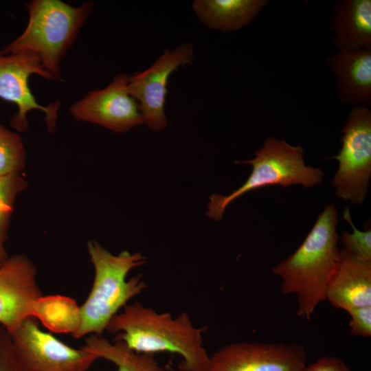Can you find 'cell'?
Wrapping results in <instances>:
<instances>
[{"instance_id": "cell-1", "label": "cell", "mask_w": 371, "mask_h": 371, "mask_svg": "<svg viewBox=\"0 0 371 371\" xmlns=\"http://www.w3.org/2000/svg\"><path fill=\"white\" fill-rule=\"evenodd\" d=\"M206 328L195 326L186 312L173 317L137 302L126 304L106 330L137 352L179 355L182 371H206L210 361L203 340Z\"/></svg>"}, {"instance_id": "cell-2", "label": "cell", "mask_w": 371, "mask_h": 371, "mask_svg": "<svg viewBox=\"0 0 371 371\" xmlns=\"http://www.w3.org/2000/svg\"><path fill=\"white\" fill-rule=\"evenodd\" d=\"M337 222L335 205H326L300 247L272 268L273 273L282 280L281 292L296 295V314L300 317L309 319L326 300L340 257Z\"/></svg>"}, {"instance_id": "cell-3", "label": "cell", "mask_w": 371, "mask_h": 371, "mask_svg": "<svg viewBox=\"0 0 371 371\" xmlns=\"http://www.w3.org/2000/svg\"><path fill=\"white\" fill-rule=\"evenodd\" d=\"M87 251L94 268L91 291L80 306V322L71 335H102L112 318L128 302L142 293L147 284L141 275L127 280L133 269L146 263L141 253L124 250L115 255L95 240L87 243Z\"/></svg>"}, {"instance_id": "cell-4", "label": "cell", "mask_w": 371, "mask_h": 371, "mask_svg": "<svg viewBox=\"0 0 371 371\" xmlns=\"http://www.w3.org/2000/svg\"><path fill=\"white\" fill-rule=\"evenodd\" d=\"M26 8L29 18L25 30L3 52L35 54L55 80H60L61 59L75 42L93 3L72 6L60 0H33Z\"/></svg>"}, {"instance_id": "cell-5", "label": "cell", "mask_w": 371, "mask_h": 371, "mask_svg": "<svg viewBox=\"0 0 371 371\" xmlns=\"http://www.w3.org/2000/svg\"><path fill=\"white\" fill-rule=\"evenodd\" d=\"M305 150L301 145L292 146L284 139L269 137L255 153V157L236 164H246L252 170L245 182L228 195L212 194L207 203L206 215L221 221L227 207L245 193L263 187L280 186L286 188L300 185L311 188L320 184L324 172L319 168L306 166Z\"/></svg>"}, {"instance_id": "cell-6", "label": "cell", "mask_w": 371, "mask_h": 371, "mask_svg": "<svg viewBox=\"0 0 371 371\" xmlns=\"http://www.w3.org/2000/svg\"><path fill=\"white\" fill-rule=\"evenodd\" d=\"M341 148L332 157L339 167L332 181L338 197L355 204L363 203L371 177V111L353 107L341 130Z\"/></svg>"}, {"instance_id": "cell-7", "label": "cell", "mask_w": 371, "mask_h": 371, "mask_svg": "<svg viewBox=\"0 0 371 371\" xmlns=\"http://www.w3.org/2000/svg\"><path fill=\"white\" fill-rule=\"evenodd\" d=\"M14 352L25 371H88L98 359L82 348H74L41 330L34 317L26 318L10 335Z\"/></svg>"}, {"instance_id": "cell-8", "label": "cell", "mask_w": 371, "mask_h": 371, "mask_svg": "<svg viewBox=\"0 0 371 371\" xmlns=\"http://www.w3.org/2000/svg\"><path fill=\"white\" fill-rule=\"evenodd\" d=\"M32 75H38L46 80H55L41 65L38 56L30 52L5 54L0 50V98L14 104L18 111L10 119V125L19 132H25L29 127L27 113L39 110L45 114L47 130L55 129L58 102L47 106L40 104L29 86Z\"/></svg>"}, {"instance_id": "cell-9", "label": "cell", "mask_w": 371, "mask_h": 371, "mask_svg": "<svg viewBox=\"0 0 371 371\" xmlns=\"http://www.w3.org/2000/svg\"><path fill=\"white\" fill-rule=\"evenodd\" d=\"M193 60L192 45L183 43L174 49H166L148 69L128 76V91L137 101L143 124L149 129L159 132L167 126L165 104L169 78Z\"/></svg>"}, {"instance_id": "cell-10", "label": "cell", "mask_w": 371, "mask_h": 371, "mask_svg": "<svg viewBox=\"0 0 371 371\" xmlns=\"http://www.w3.org/2000/svg\"><path fill=\"white\" fill-rule=\"evenodd\" d=\"M306 361L300 345L240 341L210 355L206 371H302Z\"/></svg>"}, {"instance_id": "cell-11", "label": "cell", "mask_w": 371, "mask_h": 371, "mask_svg": "<svg viewBox=\"0 0 371 371\" xmlns=\"http://www.w3.org/2000/svg\"><path fill=\"white\" fill-rule=\"evenodd\" d=\"M128 79L127 74H121L104 88L89 91L71 105V115L116 133L143 124L139 105L128 91Z\"/></svg>"}, {"instance_id": "cell-12", "label": "cell", "mask_w": 371, "mask_h": 371, "mask_svg": "<svg viewBox=\"0 0 371 371\" xmlns=\"http://www.w3.org/2000/svg\"><path fill=\"white\" fill-rule=\"evenodd\" d=\"M36 275L23 254L9 257L0 267V326L10 335L32 316L34 303L43 295Z\"/></svg>"}, {"instance_id": "cell-13", "label": "cell", "mask_w": 371, "mask_h": 371, "mask_svg": "<svg viewBox=\"0 0 371 371\" xmlns=\"http://www.w3.org/2000/svg\"><path fill=\"white\" fill-rule=\"evenodd\" d=\"M334 74L341 103L353 107L371 105V47L345 49L326 59Z\"/></svg>"}, {"instance_id": "cell-14", "label": "cell", "mask_w": 371, "mask_h": 371, "mask_svg": "<svg viewBox=\"0 0 371 371\" xmlns=\"http://www.w3.org/2000/svg\"><path fill=\"white\" fill-rule=\"evenodd\" d=\"M326 300L336 308L371 306V260L340 251L339 263L329 283Z\"/></svg>"}, {"instance_id": "cell-15", "label": "cell", "mask_w": 371, "mask_h": 371, "mask_svg": "<svg viewBox=\"0 0 371 371\" xmlns=\"http://www.w3.org/2000/svg\"><path fill=\"white\" fill-rule=\"evenodd\" d=\"M330 25L337 51L371 47V1H335Z\"/></svg>"}, {"instance_id": "cell-16", "label": "cell", "mask_w": 371, "mask_h": 371, "mask_svg": "<svg viewBox=\"0 0 371 371\" xmlns=\"http://www.w3.org/2000/svg\"><path fill=\"white\" fill-rule=\"evenodd\" d=\"M267 3V0H194L192 8L204 25L229 32L251 23Z\"/></svg>"}, {"instance_id": "cell-17", "label": "cell", "mask_w": 371, "mask_h": 371, "mask_svg": "<svg viewBox=\"0 0 371 371\" xmlns=\"http://www.w3.org/2000/svg\"><path fill=\"white\" fill-rule=\"evenodd\" d=\"M80 347L94 354L98 359L113 363L117 371H166L154 355L137 352L120 340L111 342L102 335H91Z\"/></svg>"}, {"instance_id": "cell-18", "label": "cell", "mask_w": 371, "mask_h": 371, "mask_svg": "<svg viewBox=\"0 0 371 371\" xmlns=\"http://www.w3.org/2000/svg\"><path fill=\"white\" fill-rule=\"evenodd\" d=\"M32 316L51 332L72 335L80 324V306L68 296L42 295L34 303Z\"/></svg>"}, {"instance_id": "cell-19", "label": "cell", "mask_w": 371, "mask_h": 371, "mask_svg": "<svg viewBox=\"0 0 371 371\" xmlns=\"http://www.w3.org/2000/svg\"><path fill=\"white\" fill-rule=\"evenodd\" d=\"M26 152L21 137L0 125V177L19 173L25 164Z\"/></svg>"}, {"instance_id": "cell-20", "label": "cell", "mask_w": 371, "mask_h": 371, "mask_svg": "<svg viewBox=\"0 0 371 371\" xmlns=\"http://www.w3.org/2000/svg\"><path fill=\"white\" fill-rule=\"evenodd\" d=\"M27 186L19 173L0 177V241L4 243L8 232L14 203L17 194Z\"/></svg>"}, {"instance_id": "cell-21", "label": "cell", "mask_w": 371, "mask_h": 371, "mask_svg": "<svg viewBox=\"0 0 371 371\" xmlns=\"http://www.w3.org/2000/svg\"><path fill=\"white\" fill-rule=\"evenodd\" d=\"M343 218L352 229L351 233L344 231L340 237L343 250L359 259L371 260V229H358L353 224L348 207L343 212Z\"/></svg>"}, {"instance_id": "cell-22", "label": "cell", "mask_w": 371, "mask_h": 371, "mask_svg": "<svg viewBox=\"0 0 371 371\" xmlns=\"http://www.w3.org/2000/svg\"><path fill=\"white\" fill-rule=\"evenodd\" d=\"M350 315V335L355 337L371 336V306L356 307L346 311Z\"/></svg>"}, {"instance_id": "cell-23", "label": "cell", "mask_w": 371, "mask_h": 371, "mask_svg": "<svg viewBox=\"0 0 371 371\" xmlns=\"http://www.w3.org/2000/svg\"><path fill=\"white\" fill-rule=\"evenodd\" d=\"M0 371H25L14 352L11 337L0 326Z\"/></svg>"}, {"instance_id": "cell-24", "label": "cell", "mask_w": 371, "mask_h": 371, "mask_svg": "<svg viewBox=\"0 0 371 371\" xmlns=\"http://www.w3.org/2000/svg\"><path fill=\"white\" fill-rule=\"evenodd\" d=\"M302 371H352L340 358L323 356L314 363L306 366Z\"/></svg>"}, {"instance_id": "cell-25", "label": "cell", "mask_w": 371, "mask_h": 371, "mask_svg": "<svg viewBox=\"0 0 371 371\" xmlns=\"http://www.w3.org/2000/svg\"><path fill=\"white\" fill-rule=\"evenodd\" d=\"M9 256L5 249L3 246V243L0 241V267L4 264V262L8 260Z\"/></svg>"}]
</instances>
